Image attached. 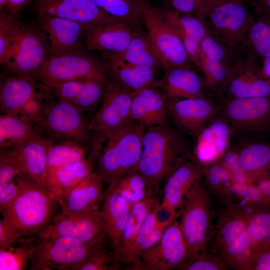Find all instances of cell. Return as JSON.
Wrapping results in <instances>:
<instances>
[{"mask_svg": "<svg viewBox=\"0 0 270 270\" xmlns=\"http://www.w3.org/2000/svg\"><path fill=\"white\" fill-rule=\"evenodd\" d=\"M146 128L130 118L108 138L99 154L96 172L108 186L138 166Z\"/></svg>", "mask_w": 270, "mask_h": 270, "instance_id": "3", "label": "cell"}, {"mask_svg": "<svg viewBox=\"0 0 270 270\" xmlns=\"http://www.w3.org/2000/svg\"><path fill=\"white\" fill-rule=\"evenodd\" d=\"M212 96L207 94L168 101L166 106L169 116L180 130L196 138L220 112L222 106L214 100Z\"/></svg>", "mask_w": 270, "mask_h": 270, "instance_id": "14", "label": "cell"}, {"mask_svg": "<svg viewBox=\"0 0 270 270\" xmlns=\"http://www.w3.org/2000/svg\"><path fill=\"white\" fill-rule=\"evenodd\" d=\"M228 266L207 248L188 258L180 270H226Z\"/></svg>", "mask_w": 270, "mask_h": 270, "instance_id": "48", "label": "cell"}, {"mask_svg": "<svg viewBox=\"0 0 270 270\" xmlns=\"http://www.w3.org/2000/svg\"><path fill=\"white\" fill-rule=\"evenodd\" d=\"M161 210L160 203L158 200L146 216L125 260L124 264L128 265L130 270H144L141 260L142 247L159 221Z\"/></svg>", "mask_w": 270, "mask_h": 270, "instance_id": "40", "label": "cell"}, {"mask_svg": "<svg viewBox=\"0 0 270 270\" xmlns=\"http://www.w3.org/2000/svg\"><path fill=\"white\" fill-rule=\"evenodd\" d=\"M108 186L120 194L130 204L148 196L146 182L138 170L127 173Z\"/></svg>", "mask_w": 270, "mask_h": 270, "instance_id": "46", "label": "cell"}, {"mask_svg": "<svg viewBox=\"0 0 270 270\" xmlns=\"http://www.w3.org/2000/svg\"><path fill=\"white\" fill-rule=\"evenodd\" d=\"M254 18L250 0H232L210 10L204 23L209 34L233 56L238 50L246 47Z\"/></svg>", "mask_w": 270, "mask_h": 270, "instance_id": "5", "label": "cell"}, {"mask_svg": "<svg viewBox=\"0 0 270 270\" xmlns=\"http://www.w3.org/2000/svg\"><path fill=\"white\" fill-rule=\"evenodd\" d=\"M23 173L16 162L7 154L0 152V211L14 198L18 191L16 176Z\"/></svg>", "mask_w": 270, "mask_h": 270, "instance_id": "42", "label": "cell"}, {"mask_svg": "<svg viewBox=\"0 0 270 270\" xmlns=\"http://www.w3.org/2000/svg\"><path fill=\"white\" fill-rule=\"evenodd\" d=\"M202 178L190 192L181 209L179 223L187 248V260L206 248L214 224L210 194Z\"/></svg>", "mask_w": 270, "mask_h": 270, "instance_id": "7", "label": "cell"}, {"mask_svg": "<svg viewBox=\"0 0 270 270\" xmlns=\"http://www.w3.org/2000/svg\"><path fill=\"white\" fill-rule=\"evenodd\" d=\"M238 270H270V240L253 246Z\"/></svg>", "mask_w": 270, "mask_h": 270, "instance_id": "51", "label": "cell"}, {"mask_svg": "<svg viewBox=\"0 0 270 270\" xmlns=\"http://www.w3.org/2000/svg\"><path fill=\"white\" fill-rule=\"evenodd\" d=\"M43 134L33 122L18 114L0 116V148L20 144Z\"/></svg>", "mask_w": 270, "mask_h": 270, "instance_id": "35", "label": "cell"}, {"mask_svg": "<svg viewBox=\"0 0 270 270\" xmlns=\"http://www.w3.org/2000/svg\"><path fill=\"white\" fill-rule=\"evenodd\" d=\"M160 84L167 102L209 94L206 90L202 75L193 67L178 66L166 68Z\"/></svg>", "mask_w": 270, "mask_h": 270, "instance_id": "25", "label": "cell"}, {"mask_svg": "<svg viewBox=\"0 0 270 270\" xmlns=\"http://www.w3.org/2000/svg\"><path fill=\"white\" fill-rule=\"evenodd\" d=\"M122 60L135 65L145 66L156 72L163 68L162 62L148 34L134 31L133 36L126 49L121 54H116Z\"/></svg>", "mask_w": 270, "mask_h": 270, "instance_id": "36", "label": "cell"}, {"mask_svg": "<svg viewBox=\"0 0 270 270\" xmlns=\"http://www.w3.org/2000/svg\"><path fill=\"white\" fill-rule=\"evenodd\" d=\"M246 48L262 60L270 57V14L255 18L248 32Z\"/></svg>", "mask_w": 270, "mask_h": 270, "instance_id": "39", "label": "cell"}, {"mask_svg": "<svg viewBox=\"0 0 270 270\" xmlns=\"http://www.w3.org/2000/svg\"><path fill=\"white\" fill-rule=\"evenodd\" d=\"M14 18L1 13L0 17V62L4 65L17 46L24 30Z\"/></svg>", "mask_w": 270, "mask_h": 270, "instance_id": "45", "label": "cell"}, {"mask_svg": "<svg viewBox=\"0 0 270 270\" xmlns=\"http://www.w3.org/2000/svg\"><path fill=\"white\" fill-rule=\"evenodd\" d=\"M177 219L168 226L158 242L142 254L144 270H179L187 260V248Z\"/></svg>", "mask_w": 270, "mask_h": 270, "instance_id": "16", "label": "cell"}, {"mask_svg": "<svg viewBox=\"0 0 270 270\" xmlns=\"http://www.w3.org/2000/svg\"><path fill=\"white\" fill-rule=\"evenodd\" d=\"M108 70L112 79L134 91L146 87L160 88V80L156 78L153 70L126 62L116 54L108 52Z\"/></svg>", "mask_w": 270, "mask_h": 270, "instance_id": "32", "label": "cell"}, {"mask_svg": "<svg viewBox=\"0 0 270 270\" xmlns=\"http://www.w3.org/2000/svg\"><path fill=\"white\" fill-rule=\"evenodd\" d=\"M30 0H8L6 6L9 12L13 14H18Z\"/></svg>", "mask_w": 270, "mask_h": 270, "instance_id": "59", "label": "cell"}, {"mask_svg": "<svg viewBox=\"0 0 270 270\" xmlns=\"http://www.w3.org/2000/svg\"><path fill=\"white\" fill-rule=\"evenodd\" d=\"M86 152V149L82 145L74 141H56L48 152L44 178L48 174L62 166L85 158Z\"/></svg>", "mask_w": 270, "mask_h": 270, "instance_id": "41", "label": "cell"}, {"mask_svg": "<svg viewBox=\"0 0 270 270\" xmlns=\"http://www.w3.org/2000/svg\"><path fill=\"white\" fill-rule=\"evenodd\" d=\"M32 77L48 87L80 79L108 81L104 66L84 50L48 56Z\"/></svg>", "mask_w": 270, "mask_h": 270, "instance_id": "12", "label": "cell"}, {"mask_svg": "<svg viewBox=\"0 0 270 270\" xmlns=\"http://www.w3.org/2000/svg\"><path fill=\"white\" fill-rule=\"evenodd\" d=\"M94 160L88 156L54 170L46 176L45 188L57 201L93 172Z\"/></svg>", "mask_w": 270, "mask_h": 270, "instance_id": "29", "label": "cell"}, {"mask_svg": "<svg viewBox=\"0 0 270 270\" xmlns=\"http://www.w3.org/2000/svg\"><path fill=\"white\" fill-rule=\"evenodd\" d=\"M238 152V150L228 147L219 159L230 173L234 182H251L247 179L239 166Z\"/></svg>", "mask_w": 270, "mask_h": 270, "instance_id": "54", "label": "cell"}, {"mask_svg": "<svg viewBox=\"0 0 270 270\" xmlns=\"http://www.w3.org/2000/svg\"><path fill=\"white\" fill-rule=\"evenodd\" d=\"M106 190L100 212L114 256L120 246L131 204L111 188L108 186Z\"/></svg>", "mask_w": 270, "mask_h": 270, "instance_id": "30", "label": "cell"}, {"mask_svg": "<svg viewBox=\"0 0 270 270\" xmlns=\"http://www.w3.org/2000/svg\"><path fill=\"white\" fill-rule=\"evenodd\" d=\"M74 104L64 100L48 104L34 124L54 141L70 140L81 145L90 142L92 137L90 120Z\"/></svg>", "mask_w": 270, "mask_h": 270, "instance_id": "10", "label": "cell"}, {"mask_svg": "<svg viewBox=\"0 0 270 270\" xmlns=\"http://www.w3.org/2000/svg\"><path fill=\"white\" fill-rule=\"evenodd\" d=\"M206 248L229 269L238 270L252 248L242 216L228 206L220 210Z\"/></svg>", "mask_w": 270, "mask_h": 270, "instance_id": "8", "label": "cell"}, {"mask_svg": "<svg viewBox=\"0 0 270 270\" xmlns=\"http://www.w3.org/2000/svg\"><path fill=\"white\" fill-rule=\"evenodd\" d=\"M104 182L101 176L93 171L57 200L61 212L79 214L99 210L100 204L104 201L106 195Z\"/></svg>", "mask_w": 270, "mask_h": 270, "instance_id": "23", "label": "cell"}, {"mask_svg": "<svg viewBox=\"0 0 270 270\" xmlns=\"http://www.w3.org/2000/svg\"><path fill=\"white\" fill-rule=\"evenodd\" d=\"M224 202L241 216L257 208L270 206L253 182H234Z\"/></svg>", "mask_w": 270, "mask_h": 270, "instance_id": "37", "label": "cell"}, {"mask_svg": "<svg viewBox=\"0 0 270 270\" xmlns=\"http://www.w3.org/2000/svg\"><path fill=\"white\" fill-rule=\"evenodd\" d=\"M47 57L48 51L41 33L25 28L17 46L4 66L15 75L32 76Z\"/></svg>", "mask_w": 270, "mask_h": 270, "instance_id": "22", "label": "cell"}, {"mask_svg": "<svg viewBox=\"0 0 270 270\" xmlns=\"http://www.w3.org/2000/svg\"><path fill=\"white\" fill-rule=\"evenodd\" d=\"M18 191L0 211L2 219L16 238L38 236L59 214L60 206L46 188L26 174L16 178Z\"/></svg>", "mask_w": 270, "mask_h": 270, "instance_id": "2", "label": "cell"}, {"mask_svg": "<svg viewBox=\"0 0 270 270\" xmlns=\"http://www.w3.org/2000/svg\"><path fill=\"white\" fill-rule=\"evenodd\" d=\"M158 200V198L156 196H150L131 204L120 246L114 255L116 260L120 265L124 264L130 248L146 216Z\"/></svg>", "mask_w": 270, "mask_h": 270, "instance_id": "34", "label": "cell"}, {"mask_svg": "<svg viewBox=\"0 0 270 270\" xmlns=\"http://www.w3.org/2000/svg\"><path fill=\"white\" fill-rule=\"evenodd\" d=\"M43 98L42 96L38 92L26 103L18 114L34 123V121L48 104L43 102Z\"/></svg>", "mask_w": 270, "mask_h": 270, "instance_id": "55", "label": "cell"}, {"mask_svg": "<svg viewBox=\"0 0 270 270\" xmlns=\"http://www.w3.org/2000/svg\"><path fill=\"white\" fill-rule=\"evenodd\" d=\"M8 0H0V10L6 5Z\"/></svg>", "mask_w": 270, "mask_h": 270, "instance_id": "62", "label": "cell"}, {"mask_svg": "<svg viewBox=\"0 0 270 270\" xmlns=\"http://www.w3.org/2000/svg\"><path fill=\"white\" fill-rule=\"evenodd\" d=\"M238 162L250 182L270 174V143L254 142L244 145L238 150Z\"/></svg>", "mask_w": 270, "mask_h": 270, "instance_id": "33", "label": "cell"}, {"mask_svg": "<svg viewBox=\"0 0 270 270\" xmlns=\"http://www.w3.org/2000/svg\"><path fill=\"white\" fill-rule=\"evenodd\" d=\"M167 100L158 87L148 86L134 91L130 118L146 128L168 122Z\"/></svg>", "mask_w": 270, "mask_h": 270, "instance_id": "24", "label": "cell"}, {"mask_svg": "<svg viewBox=\"0 0 270 270\" xmlns=\"http://www.w3.org/2000/svg\"><path fill=\"white\" fill-rule=\"evenodd\" d=\"M166 6L174 10L198 17L204 20L209 11L202 0H164Z\"/></svg>", "mask_w": 270, "mask_h": 270, "instance_id": "52", "label": "cell"}, {"mask_svg": "<svg viewBox=\"0 0 270 270\" xmlns=\"http://www.w3.org/2000/svg\"><path fill=\"white\" fill-rule=\"evenodd\" d=\"M98 8L114 18L128 22L141 20L137 0H92Z\"/></svg>", "mask_w": 270, "mask_h": 270, "instance_id": "47", "label": "cell"}, {"mask_svg": "<svg viewBox=\"0 0 270 270\" xmlns=\"http://www.w3.org/2000/svg\"><path fill=\"white\" fill-rule=\"evenodd\" d=\"M223 99L220 113L232 129L256 132L270 126V96Z\"/></svg>", "mask_w": 270, "mask_h": 270, "instance_id": "13", "label": "cell"}, {"mask_svg": "<svg viewBox=\"0 0 270 270\" xmlns=\"http://www.w3.org/2000/svg\"><path fill=\"white\" fill-rule=\"evenodd\" d=\"M166 20L176 30L196 70L200 64V45L206 33L204 21L166 6L160 8Z\"/></svg>", "mask_w": 270, "mask_h": 270, "instance_id": "28", "label": "cell"}, {"mask_svg": "<svg viewBox=\"0 0 270 270\" xmlns=\"http://www.w3.org/2000/svg\"><path fill=\"white\" fill-rule=\"evenodd\" d=\"M55 142L42 134L13 146L2 148L0 152L10 157L23 173L44 186L48 154Z\"/></svg>", "mask_w": 270, "mask_h": 270, "instance_id": "21", "label": "cell"}, {"mask_svg": "<svg viewBox=\"0 0 270 270\" xmlns=\"http://www.w3.org/2000/svg\"><path fill=\"white\" fill-rule=\"evenodd\" d=\"M141 20L162 62L164 70L178 66L194 67L176 30L160 9L147 0H137Z\"/></svg>", "mask_w": 270, "mask_h": 270, "instance_id": "9", "label": "cell"}, {"mask_svg": "<svg viewBox=\"0 0 270 270\" xmlns=\"http://www.w3.org/2000/svg\"><path fill=\"white\" fill-rule=\"evenodd\" d=\"M270 206V174L262 176L253 182Z\"/></svg>", "mask_w": 270, "mask_h": 270, "instance_id": "56", "label": "cell"}, {"mask_svg": "<svg viewBox=\"0 0 270 270\" xmlns=\"http://www.w3.org/2000/svg\"><path fill=\"white\" fill-rule=\"evenodd\" d=\"M40 32L44 40L48 56L83 50L90 29L76 22L56 17H40Z\"/></svg>", "mask_w": 270, "mask_h": 270, "instance_id": "18", "label": "cell"}, {"mask_svg": "<svg viewBox=\"0 0 270 270\" xmlns=\"http://www.w3.org/2000/svg\"><path fill=\"white\" fill-rule=\"evenodd\" d=\"M106 82L86 79L84 86L74 104L83 111L94 106L102 98Z\"/></svg>", "mask_w": 270, "mask_h": 270, "instance_id": "50", "label": "cell"}, {"mask_svg": "<svg viewBox=\"0 0 270 270\" xmlns=\"http://www.w3.org/2000/svg\"><path fill=\"white\" fill-rule=\"evenodd\" d=\"M232 0H202L208 10Z\"/></svg>", "mask_w": 270, "mask_h": 270, "instance_id": "60", "label": "cell"}, {"mask_svg": "<svg viewBox=\"0 0 270 270\" xmlns=\"http://www.w3.org/2000/svg\"><path fill=\"white\" fill-rule=\"evenodd\" d=\"M38 238L20 236L10 245L0 248V270L26 269Z\"/></svg>", "mask_w": 270, "mask_h": 270, "instance_id": "38", "label": "cell"}, {"mask_svg": "<svg viewBox=\"0 0 270 270\" xmlns=\"http://www.w3.org/2000/svg\"><path fill=\"white\" fill-rule=\"evenodd\" d=\"M110 239L84 242L66 236H38L30 260V270H76Z\"/></svg>", "mask_w": 270, "mask_h": 270, "instance_id": "4", "label": "cell"}, {"mask_svg": "<svg viewBox=\"0 0 270 270\" xmlns=\"http://www.w3.org/2000/svg\"><path fill=\"white\" fill-rule=\"evenodd\" d=\"M133 92L114 80L107 81L101 106L90 120L91 158L95 160L110 136L130 118Z\"/></svg>", "mask_w": 270, "mask_h": 270, "instance_id": "6", "label": "cell"}, {"mask_svg": "<svg viewBox=\"0 0 270 270\" xmlns=\"http://www.w3.org/2000/svg\"><path fill=\"white\" fill-rule=\"evenodd\" d=\"M202 177L210 194H214L224 202L234 180L221 160L218 158L206 164Z\"/></svg>", "mask_w": 270, "mask_h": 270, "instance_id": "43", "label": "cell"}, {"mask_svg": "<svg viewBox=\"0 0 270 270\" xmlns=\"http://www.w3.org/2000/svg\"><path fill=\"white\" fill-rule=\"evenodd\" d=\"M128 22L114 19L90 29L84 42L87 50L121 54L133 36Z\"/></svg>", "mask_w": 270, "mask_h": 270, "instance_id": "27", "label": "cell"}, {"mask_svg": "<svg viewBox=\"0 0 270 270\" xmlns=\"http://www.w3.org/2000/svg\"><path fill=\"white\" fill-rule=\"evenodd\" d=\"M38 236L70 237L84 242L109 238L100 210L79 214L60 212Z\"/></svg>", "mask_w": 270, "mask_h": 270, "instance_id": "15", "label": "cell"}, {"mask_svg": "<svg viewBox=\"0 0 270 270\" xmlns=\"http://www.w3.org/2000/svg\"><path fill=\"white\" fill-rule=\"evenodd\" d=\"M18 238L10 232L2 219L1 218L0 220V248L10 245Z\"/></svg>", "mask_w": 270, "mask_h": 270, "instance_id": "57", "label": "cell"}, {"mask_svg": "<svg viewBox=\"0 0 270 270\" xmlns=\"http://www.w3.org/2000/svg\"><path fill=\"white\" fill-rule=\"evenodd\" d=\"M32 76L15 75L0 84V106L2 114H18L24 106L38 92Z\"/></svg>", "mask_w": 270, "mask_h": 270, "instance_id": "31", "label": "cell"}, {"mask_svg": "<svg viewBox=\"0 0 270 270\" xmlns=\"http://www.w3.org/2000/svg\"><path fill=\"white\" fill-rule=\"evenodd\" d=\"M232 62L233 56L207 31L200 45L198 70L204 78L208 93L217 94L224 86L230 76Z\"/></svg>", "mask_w": 270, "mask_h": 270, "instance_id": "17", "label": "cell"}, {"mask_svg": "<svg viewBox=\"0 0 270 270\" xmlns=\"http://www.w3.org/2000/svg\"><path fill=\"white\" fill-rule=\"evenodd\" d=\"M86 79L66 81L52 85V88L58 100L74 103L80 94Z\"/></svg>", "mask_w": 270, "mask_h": 270, "instance_id": "53", "label": "cell"}, {"mask_svg": "<svg viewBox=\"0 0 270 270\" xmlns=\"http://www.w3.org/2000/svg\"><path fill=\"white\" fill-rule=\"evenodd\" d=\"M242 216L252 248L270 240V206L256 208Z\"/></svg>", "mask_w": 270, "mask_h": 270, "instance_id": "44", "label": "cell"}, {"mask_svg": "<svg viewBox=\"0 0 270 270\" xmlns=\"http://www.w3.org/2000/svg\"><path fill=\"white\" fill-rule=\"evenodd\" d=\"M194 158L182 134L168 122L146 128L138 170L146 182L148 196H156L177 166Z\"/></svg>", "mask_w": 270, "mask_h": 270, "instance_id": "1", "label": "cell"}, {"mask_svg": "<svg viewBox=\"0 0 270 270\" xmlns=\"http://www.w3.org/2000/svg\"><path fill=\"white\" fill-rule=\"evenodd\" d=\"M206 166L194 158L177 166L165 180L162 210L169 214L176 213L196 183L202 177Z\"/></svg>", "mask_w": 270, "mask_h": 270, "instance_id": "20", "label": "cell"}, {"mask_svg": "<svg viewBox=\"0 0 270 270\" xmlns=\"http://www.w3.org/2000/svg\"><path fill=\"white\" fill-rule=\"evenodd\" d=\"M253 7L255 18L270 14V0H250Z\"/></svg>", "mask_w": 270, "mask_h": 270, "instance_id": "58", "label": "cell"}, {"mask_svg": "<svg viewBox=\"0 0 270 270\" xmlns=\"http://www.w3.org/2000/svg\"><path fill=\"white\" fill-rule=\"evenodd\" d=\"M262 69L265 76L270 80V57L263 60Z\"/></svg>", "mask_w": 270, "mask_h": 270, "instance_id": "61", "label": "cell"}, {"mask_svg": "<svg viewBox=\"0 0 270 270\" xmlns=\"http://www.w3.org/2000/svg\"><path fill=\"white\" fill-rule=\"evenodd\" d=\"M38 12L39 17L64 18L81 24L90 30L116 19L92 0H39Z\"/></svg>", "mask_w": 270, "mask_h": 270, "instance_id": "19", "label": "cell"}, {"mask_svg": "<svg viewBox=\"0 0 270 270\" xmlns=\"http://www.w3.org/2000/svg\"><path fill=\"white\" fill-rule=\"evenodd\" d=\"M231 131L222 116L210 122L196 137L195 158L204 166L218 160L229 147Z\"/></svg>", "mask_w": 270, "mask_h": 270, "instance_id": "26", "label": "cell"}, {"mask_svg": "<svg viewBox=\"0 0 270 270\" xmlns=\"http://www.w3.org/2000/svg\"><path fill=\"white\" fill-rule=\"evenodd\" d=\"M262 62L246 47L238 50L229 78L216 95L222 98L270 96V80L264 73Z\"/></svg>", "mask_w": 270, "mask_h": 270, "instance_id": "11", "label": "cell"}, {"mask_svg": "<svg viewBox=\"0 0 270 270\" xmlns=\"http://www.w3.org/2000/svg\"><path fill=\"white\" fill-rule=\"evenodd\" d=\"M107 241L102 244L93 254L76 270H116L120 264L114 257L112 250H110Z\"/></svg>", "mask_w": 270, "mask_h": 270, "instance_id": "49", "label": "cell"}]
</instances>
